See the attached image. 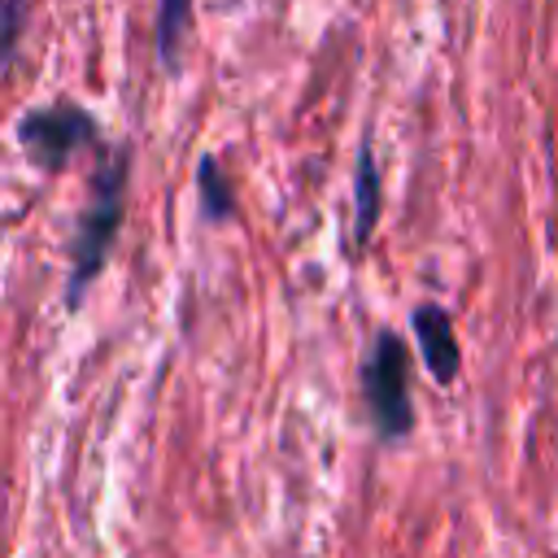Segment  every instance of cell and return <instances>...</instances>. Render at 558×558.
I'll use <instances>...</instances> for the list:
<instances>
[{"label": "cell", "instance_id": "1", "mask_svg": "<svg viewBox=\"0 0 558 558\" xmlns=\"http://www.w3.org/2000/svg\"><path fill=\"white\" fill-rule=\"evenodd\" d=\"M126 174H131V153L113 148L92 179L87 209L78 214V227L70 240V283H65L70 310L83 301V292L96 283V275L105 270V262L113 253V240H118L122 214H126Z\"/></svg>", "mask_w": 558, "mask_h": 558}, {"label": "cell", "instance_id": "2", "mask_svg": "<svg viewBox=\"0 0 558 558\" xmlns=\"http://www.w3.org/2000/svg\"><path fill=\"white\" fill-rule=\"evenodd\" d=\"M362 401L384 440H401L414 432V397H410V349L397 331H379L362 362Z\"/></svg>", "mask_w": 558, "mask_h": 558}, {"label": "cell", "instance_id": "3", "mask_svg": "<svg viewBox=\"0 0 558 558\" xmlns=\"http://www.w3.org/2000/svg\"><path fill=\"white\" fill-rule=\"evenodd\" d=\"M17 140L26 148V157L44 170H61L78 148H92L100 144V126L96 118L83 109V105H70V100H57L48 109H31L22 122H17Z\"/></svg>", "mask_w": 558, "mask_h": 558}, {"label": "cell", "instance_id": "4", "mask_svg": "<svg viewBox=\"0 0 558 558\" xmlns=\"http://www.w3.org/2000/svg\"><path fill=\"white\" fill-rule=\"evenodd\" d=\"M414 323V340H418V353H423V366L436 384H453L458 371H462V349H458V331H453V318L445 305H414L410 314Z\"/></svg>", "mask_w": 558, "mask_h": 558}, {"label": "cell", "instance_id": "5", "mask_svg": "<svg viewBox=\"0 0 558 558\" xmlns=\"http://www.w3.org/2000/svg\"><path fill=\"white\" fill-rule=\"evenodd\" d=\"M379 205H384V179L375 166L371 144L357 148V170H353V244H366L375 222H379Z\"/></svg>", "mask_w": 558, "mask_h": 558}, {"label": "cell", "instance_id": "6", "mask_svg": "<svg viewBox=\"0 0 558 558\" xmlns=\"http://www.w3.org/2000/svg\"><path fill=\"white\" fill-rule=\"evenodd\" d=\"M196 192H201V209H205L209 222L235 218V187L222 174L218 157H201V166H196Z\"/></svg>", "mask_w": 558, "mask_h": 558}, {"label": "cell", "instance_id": "7", "mask_svg": "<svg viewBox=\"0 0 558 558\" xmlns=\"http://www.w3.org/2000/svg\"><path fill=\"white\" fill-rule=\"evenodd\" d=\"M187 17H192V0H157V57L166 70L179 61Z\"/></svg>", "mask_w": 558, "mask_h": 558}, {"label": "cell", "instance_id": "8", "mask_svg": "<svg viewBox=\"0 0 558 558\" xmlns=\"http://www.w3.org/2000/svg\"><path fill=\"white\" fill-rule=\"evenodd\" d=\"M26 9H31V0H0V65L13 57V48L26 31Z\"/></svg>", "mask_w": 558, "mask_h": 558}]
</instances>
